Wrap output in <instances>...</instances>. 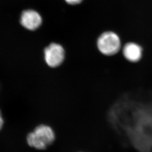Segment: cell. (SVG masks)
<instances>
[{
  "mask_svg": "<svg viewBox=\"0 0 152 152\" xmlns=\"http://www.w3.org/2000/svg\"><path fill=\"white\" fill-rule=\"evenodd\" d=\"M55 134L49 126L40 125L35 128L33 132L27 137L29 146L39 150L46 149L54 141Z\"/></svg>",
  "mask_w": 152,
  "mask_h": 152,
  "instance_id": "6da1fadb",
  "label": "cell"
},
{
  "mask_svg": "<svg viewBox=\"0 0 152 152\" xmlns=\"http://www.w3.org/2000/svg\"><path fill=\"white\" fill-rule=\"evenodd\" d=\"M98 46L102 53L106 55H112L120 49V39L116 33L106 32L99 38Z\"/></svg>",
  "mask_w": 152,
  "mask_h": 152,
  "instance_id": "7a4b0ae2",
  "label": "cell"
},
{
  "mask_svg": "<svg viewBox=\"0 0 152 152\" xmlns=\"http://www.w3.org/2000/svg\"><path fill=\"white\" fill-rule=\"evenodd\" d=\"M45 58L48 65L51 67H56L63 62L65 50L60 45L51 44L45 49Z\"/></svg>",
  "mask_w": 152,
  "mask_h": 152,
  "instance_id": "3957f363",
  "label": "cell"
},
{
  "mask_svg": "<svg viewBox=\"0 0 152 152\" xmlns=\"http://www.w3.org/2000/svg\"><path fill=\"white\" fill-rule=\"evenodd\" d=\"M42 22V17L34 10H25L22 13L20 23L26 29L35 30L39 27Z\"/></svg>",
  "mask_w": 152,
  "mask_h": 152,
  "instance_id": "277c9868",
  "label": "cell"
},
{
  "mask_svg": "<svg viewBox=\"0 0 152 152\" xmlns=\"http://www.w3.org/2000/svg\"><path fill=\"white\" fill-rule=\"evenodd\" d=\"M123 53L125 58L128 61L137 62L142 56V48L137 44L129 43L125 45L124 47Z\"/></svg>",
  "mask_w": 152,
  "mask_h": 152,
  "instance_id": "5b68a950",
  "label": "cell"
},
{
  "mask_svg": "<svg viewBox=\"0 0 152 152\" xmlns=\"http://www.w3.org/2000/svg\"><path fill=\"white\" fill-rule=\"evenodd\" d=\"M69 4H78L79 3H80L83 0H65Z\"/></svg>",
  "mask_w": 152,
  "mask_h": 152,
  "instance_id": "8992f818",
  "label": "cell"
},
{
  "mask_svg": "<svg viewBox=\"0 0 152 152\" xmlns=\"http://www.w3.org/2000/svg\"><path fill=\"white\" fill-rule=\"evenodd\" d=\"M3 123H4V121H3V118L1 117V113L0 111V130L3 127Z\"/></svg>",
  "mask_w": 152,
  "mask_h": 152,
  "instance_id": "52a82bcc",
  "label": "cell"
}]
</instances>
